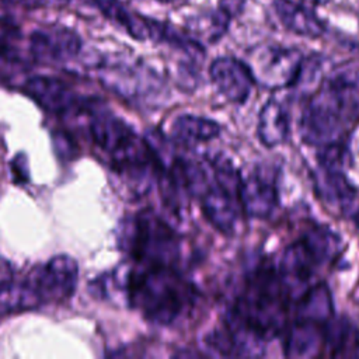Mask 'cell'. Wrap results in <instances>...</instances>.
<instances>
[{"instance_id":"1","label":"cell","mask_w":359,"mask_h":359,"mask_svg":"<svg viewBox=\"0 0 359 359\" xmlns=\"http://www.w3.org/2000/svg\"><path fill=\"white\" fill-rule=\"evenodd\" d=\"M123 290L132 307L150 323L172 324L185 314L194 300L195 289L175 269V265L136 264L125 273L118 272Z\"/></svg>"},{"instance_id":"2","label":"cell","mask_w":359,"mask_h":359,"mask_svg":"<svg viewBox=\"0 0 359 359\" xmlns=\"http://www.w3.org/2000/svg\"><path fill=\"white\" fill-rule=\"evenodd\" d=\"M289 300L279 272L272 268H259L247 280L244 293L229 316L268 341L285 328Z\"/></svg>"},{"instance_id":"3","label":"cell","mask_w":359,"mask_h":359,"mask_svg":"<svg viewBox=\"0 0 359 359\" xmlns=\"http://www.w3.org/2000/svg\"><path fill=\"white\" fill-rule=\"evenodd\" d=\"M118 245L136 264L175 265L180 254L175 231L149 210L129 216L121 223Z\"/></svg>"},{"instance_id":"4","label":"cell","mask_w":359,"mask_h":359,"mask_svg":"<svg viewBox=\"0 0 359 359\" xmlns=\"http://www.w3.org/2000/svg\"><path fill=\"white\" fill-rule=\"evenodd\" d=\"M348 123L335 101L321 86L303 109L299 129L306 143L321 147L338 142Z\"/></svg>"},{"instance_id":"5","label":"cell","mask_w":359,"mask_h":359,"mask_svg":"<svg viewBox=\"0 0 359 359\" xmlns=\"http://www.w3.org/2000/svg\"><path fill=\"white\" fill-rule=\"evenodd\" d=\"M303 60L304 57L297 49L265 45L254 53L250 69L255 81L273 90L294 84Z\"/></svg>"},{"instance_id":"6","label":"cell","mask_w":359,"mask_h":359,"mask_svg":"<svg viewBox=\"0 0 359 359\" xmlns=\"http://www.w3.org/2000/svg\"><path fill=\"white\" fill-rule=\"evenodd\" d=\"M79 266L69 255H56L45 265L36 268L27 278L39 304L60 303L69 299L77 285Z\"/></svg>"},{"instance_id":"7","label":"cell","mask_w":359,"mask_h":359,"mask_svg":"<svg viewBox=\"0 0 359 359\" xmlns=\"http://www.w3.org/2000/svg\"><path fill=\"white\" fill-rule=\"evenodd\" d=\"M100 81L126 98H146L158 91L153 72L130 63H105L98 67Z\"/></svg>"},{"instance_id":"8","label":"cell","mask_w":359,"mask_h":359,"mask_svg":"<svg viewBox=\"0 0 359 359\" xmlns=\"http://www.w3.org/2000/svg\"><path fill=\"white\" fill-rule=\"evenodd\" d=\"M81 38L67 27H45L35 29L29 36L32 56L45 63H65L79 55Z\"/></svg>"},{"instance_id":"9","label":"cell","mask_w":359,"mask_h":359,"mask_svg":"<svg viewBox=\"0 0 359 359\" xmlns=\"http://www.w3.org/2000/svg\"><path fill=\"white\" fill-rule=\"evenodd\" d=\"M209 74L220 94L236 104H243L250 97L255 83L250 66L231 56L215 59Z\"/></svg>"},{"instance_id":"10","label":"cell","mask_w":359,"mask_h":359,"mask_svg":"<svg viewBox=\"0 0 359 359\" xmlns=\"http://www.w3.org/2000/svg\"><path fill=\"white\" fill-rule=\"evenodd\" d=\"M317 266L302 240L283 251L278 272L290 300H297L311 286L310 280Z\"/></svg>"},{"instance_id":"11","label":"cell","mask_w":359,"mask_h":359,"mask_svg":"<svg viewBox=\"0 0 359 359\" xmlns=\"http://www.w3.org/2000/svg\"><path fill=\"white\" fill-rule=\"evenodd\" d=\"M25 90L29 97L50 112L66 114L86 109V102L66 83L55 77H32L27 81Z\"/></svg>"},{"instance_id":"12","label":"cell","mask_w":359,"mask_h":359,"mask_svg":"<svg viewBox=\"0 0 359 359\" xmlns=\"http://www.w3.org/2000/svg\"><path fill=\"white\" fill-rule=\"evenodd\" d=\"M238 202L248 216L255 219L268 217L278 205L275 181L258 171L241 178Z\"/></svg>"},{"instance_id":"13","label":"cell","mask_w":359,"mask_h":359,"mask_svg":"<svg viewBox=\"0 0 359 359\" xmlns=\"http://www.w3.org/2000/svg\"><path fill=\"white\" fill-rule=\"evenodd\" d=\"M273 7L280 22L292 32L309 38L324 32V25L316 13V0H275Z\"/></svg>"},{"instance_id":"14","label":"cell","mask_w":359,"mask_h":359,"mask_svg":"<svg viewBox=\"0 0 359 359\" xmlns=\"http://www.w3.org/2000/svg\"><path fill=\"white\" fill-rule=\"evenodd\" d=\"M203 213L210 224L223 234H231L237 223L238 198L219 187L215 180L199 198Z\"/></svg>"},{"instance_id":"15","label":"cell","mask_w":359,"mask_h":359,"mask_svg":"<svg viewBox=\"0 0 359 359\" xmlns=\"http://www.w3.org/2000/svg\"><path fill=\"white\" fill-rule=\"evenodd\" d=\"M324 325L304 320L287 330L285 338V355L289 358H314L324 349Z\"/></svg>"},{"instance_id":"16","label":"cell","mask_w":359,"mask_h":359,"mask_svg":"<svg viewBox=\"0 0 359 359\" xmlns=\"http://www.w3.org/2000/svg\"><path fill=\"white\" fill-rule=\"evenodd\" d=\"M323 87L337 102L348 122L359 116V73L352 70L335 73L324 81Z\"/></svg>"},{"instance_id":"17","label":"cell","mask_w":359,"mask_h":359,"mask_svg":"<svg viewBox=\"0 0 359 359\" xmlns=\"http://www.w3.org/2000/svg\"><path fill=\"white\" fill-rule=\"evenodd\" d=\"M241 7L243 0H222L216 10L196 17L191 29L196 34L198 38H202L208 42H216L226 34L231 17L240 11Z\"/></svg>"},{"instance_id":"18","label":"cell","mask_w":359,"mask_h":359,"mask_svg":"<svg viewBox=\"0 0 359 359\" xmlns=\"http://www.w3.org/2000/svg\"><path fill=\"white\" fill-rule=\"evenodd\" d=\"M97 6L105 17L112 20L119 27L125 28L132 38L137 41L151 39L154 20L144 18L130 11L119 0H97Z\"/></svg>"},{"instance_id":"19","label":"cell","mask_w":359,"mask_h":359,"mask_svg":"<svg viewBox=\"0 0 359 359\" xmlns=\"http://www.w3.org/2000/svg\"><path fill=\"white\" fill-rule=\"evenodd\" d=\"M219 133L220 126L217 122L196 115H181L175 118L171 125L172 139L184 146L209 142L217 137Z\"/></svg>"},{"instance_id":"20","label":"cell","mask_w":359,"mask_h":359,"mask_svg":"<svg viewBox=\"0 0 359 359\" xmlns=\"http://www.w3.org/2000/svg\"><path fill=\"white\" fill-rule=\"evenodd\" d=\"M289 132V119L286 109L278 101L265 102L258 118V137L266 147L282 144Z\"/></svg>"},{"instance_id":"21","label":"cell","mask_w":359,"mask_h":359,"mask_svg":"<svg viewBox=\"0 0 359 359\" xmlns=\"http://www.w3.org/2000/svg\"><path fill=\"white\" fill-rule=\"evenodd\" d=\"M296 320L325 324L332 316L331 294L324 285L310 286L296 303Z\"/></svg>"},{"instance_id":"22","label":"cell","mask_w":359,"mask_h":359,"mask_svg":"<svg viewBox=\"0 0 359 359\" xmlns=\"http://www.w3.org/2000/svg\"><path fill=\"white\" fill-rule=\"evenodd\" d=\"M324 351H328L330 356H359V332L344 320L327 321Z\"/></svg>"},{"instance_id":"23","label":"cell","mask_w":359,"mask_h":359,"mask_svg":"<svg viewBox=\"0 0 359 359\" xmlns=\"http://www.w3.org/2000/svg\"><path fill=\"white\" fill-rule=\"evenodd\" d=\"M300 240L318 266L334 261L342 250L341 238L328 227H313Z\"/></svg>"},{"instance_id":"24","label":"cell","mask_w":359,"mask_h":359,"mask_svg":"<svg viewBox=\"0 0 359 359\" xmlns=\"http://www.w3.org/2000/svg\"><path fill=\"white\" fill-rule=\"evenodd\" d=\"M316 187L318 194L328 203H335L342 209H348L353 205L356 192L342 172L324 170L317 175Z\"/></svg>"},{"instance_id":"25","label":"cell","mask_w":359,"mask_h":359,"mask_svg":"<svg viewBox=\"0 0 359 359\" xmlns=\"http://www.w3.org/2000/svg\"><path fill=\"white\" fill-rule=\"evenodd\" d=\"M346 151L344 146L334 142L325 146H321V150L318 153V160L321 164V168L328 171H338L342 172V167L346 160Z\"/></svg>"},{"instance_id":"26","label":"cell","mask_w":359,"mask_h":359,"mask_svg":"<svg viewBox=\"0 0 359 359\" xmlns=\"http://www.w3.org/2000/svg\"><path fill=\"white\" fill-rule=\"evenodd\" d=\"M13 268L4 258H0V292L14 283Z\"/></svg>"},{"instance_id":"27","label":"cell","mask_w":359,"mask_h":359,"mask_svg":"<svg viewBox=\"0 0 359 359\" xmlns=\"http://www.w3.org/2000/svg\"><path fill=\"white\" fill-rule=\"evenodd\" d=\"M353 219H355V223H356V226H358V229H359V206L355 209V213H353Z\"/></svg>"},{"instance_id":"28","label":"cell","mask_w":359,"mask_h":359,"mask_svg":"<svg viewBox=\"0 0 359 359\" xmlns=\"http://www.w3.org/2000/svg\"><path fill=\"white\" fill-rule=\"evenodd\" d=\"M157 1H161V3H174L175 0H157Z\"/></svg>"}]
</instances>
